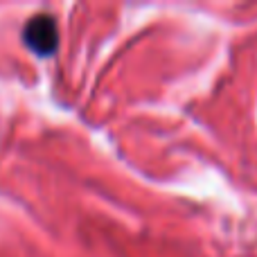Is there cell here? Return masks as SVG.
<instances>
[{
    "instance_id": "1",
    "label": "cell",
    "mask_w": 257,
    "mask_h": 257,
    "mask_svg": "<svg viewBox=\"0 0 257 257\" xmlns=\"http://www.w3.org/2000/svg\"><path fill=\"white\" fill-rule=\"evenodd\" d=\"M23 41L39 57H50L59 48V27L54 16L50 14H36L23 27Z\"/></svg>"
}]
</instances>
